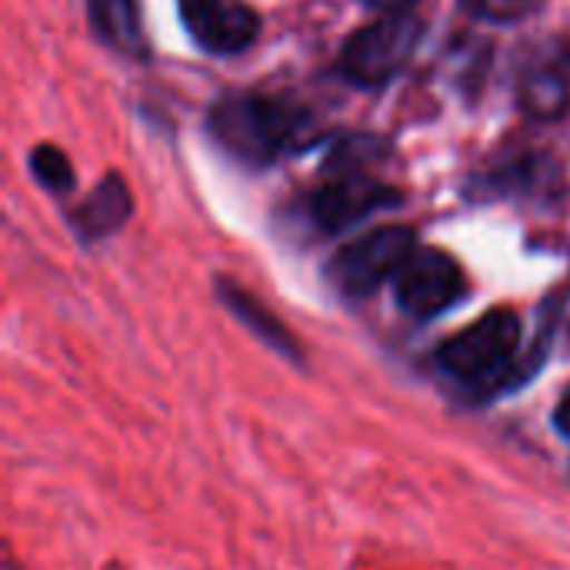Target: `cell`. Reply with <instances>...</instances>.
Masks as SVG:
<instances>
[{
	"label": "cell",
	"instance_id": "cell-3",
	"mask_svg": "<svg viewBox=\"0 0 570 570\" xmlns=\"http://www.w3.org/2000/svg\"><path fill=\"white\" fill-rule=\"evenodd\" d=\"M421 37L424 20L417 13H384L344 40L337 67L357 87H384L411 63Z\"/></svg>",
	"mask_w": 570,
	"mask_h": 570
},
{
	"label": "cell",
	"instance_id": "cell-17",
	"mask_svg": "<svg viewBox=\"0 0 570 570\" xmlns=\"http://www.w3.org/2000/svg\"><path fill=\"white\" fill-rule=\"evenodd\" d=\"M558 428H561V434H568L570 438V387H568V394L561 397V404H558Z\"/></svg>",
	"mask_w": 570,
	"mask_h": 570
},
{
	"label": "cell",
	"instance_id": "cell-2",
	"mask_svg": "<svg viewBox=\"0 0 570 570\" xmlns=\"http://www.w3.org/2000/svg\"><path fill=\"white\" fill-rule=\"evenodd\" d=\"M521 317L508 307L488 311L481 321L464 327L461 334L448 337L434 364L441 367L444 377H451L461 387L471 391H491V387H508L511 371L518 367L521 354Z\"/></svg>",
	"mask_w": 570,
	"mask_h": 570
},
{
	"label": "cell",
	"instance_id": "cell-12",
	"mask_svg": "<svg viewBox=\"0 0 570 570\" xmlns=\"http://www.w3.org/2000/svg\"><path fill=\"white\" fill-rule=\"evenodd\" d=\"M387 154V144L377 140V137H367V134H351V137H341L331 154H327V174H364V167L371 160H381Z\"/></svg>",
	"mask_w": 570,
	"mask_h": 570
},
{
	"label": "cell",
	"instance_id": "cell-6",
	"mask_svg": "<svg viewBox=\"0 0 570 570\" xmlns=\"http://www.w3.org/2000/svg\"><path fill=\"white\" fill-rule=\"evenodd\" d=\"M404 200V194L371 174H334L331 184H324L321 190L311 194V217L324 234H341L354 224H361L364 217H371L374 210L384 207H397Z\"/></svg>",
	"mask_w": 570,
	"mask_h": 570
},
{
	"label": "cell",
	"instance_id": "cell-8",
	"mask_svg": "<svg viewBox=\"0 0 570 570\" xmlns=\"http://www.w3.org/2000/svg\"><path fill=\"white\" fill-rule=\"evenodd\" d=\"M518 104L531 120H558L570 107V57L554 50L531 57L518 80Z\"/></svg>",
	"mask_w": 570,
	"mask_h": 570
},
{
	"label": "cell",
	"instance_id": "cell-4",
	"mask_svg": "<svg viewBox=\"0 0 570 570\" xmlns=\"http://www.w3.org/2000/svg\"><path fill=\"white\" fill-rule=\"evenodd\" d=\"M414 250H417V244H414L411 227H404V224L377 227L334 254V261L327 264V281L344 297H367L384 281L397 277V271L407 264V257Z\"/></svg>",
	"mask_w": 570,
	"mask_h": 570
},
{
	"label": "cell",
	"instance_id": "cell-7",
	"mask_svg": "<svg viewBox=\"0 0 570 570\" xmlns=\"http://www.w3.org/2000/svg\"><path fill=\"white\" fill-rule=\"evenodd\" d=\"M177 7L194 43L217 57L247 50L261 33V17L247 0H177Z\"/></svg>",
	"mask_w": 570,
	"mask_h": 570
},
{
	"label": "cell",
	"instance_id": "cell-1",
	"mask_svg": "<svg viewBox=\"0 0 570 570\" xmlns=\"http://www.w3.org/2000/svg\"><path fill=\"white\" fill-rule=\"evenodd\" d=\"M207 124L214 140L247 167H271L314 140V120L304 107L257 90L224 94Z\"/></svg>",
	"mask_w": 570,
	"mask_h": 570
},
{
	"label": "cell",
	"instance_id": "cell-13",
	"mask_svg": "<svg viewBox=\"0 0 570 570\" xmlns=\"http://www.w3.org/2000/svg\"><path fill=\"white\" fill-rule=\"evenodd\" d=\"M30 174H33L47 190H57V194L70 190L73 180H77V174H73L67 154H63L60 147H53V144H37V147L30 150Z\"/></svg>",
	"mask_w": 570,
	"mask_h": 570
},
{
	"label": "cell",
	"instance_id": "cell-10",
	"mask_svg": "<svg viewBox=\"0 0 570 570\" xmlns=\"http://www.w3.org/2000/svg\"><path fill=\"white\" fill-rule=\"evenodd\" d=\"M134 210V200H130V190L124 184L120 174H107L90 194L87 200L80 204L77 217H73V227L83 240H100L107 234H114L117 227L127 224Z\"/></svg>",
	"mask_w": 570,
	"mask_h": 570
},
{
	"label": "cell",
	"instance_id": "cell-16",
	"mask_svg": "<svg viewBox=\"0 0 570 570\" xmlns=\"http://www.w3.org/2000/svg\"><path fill=\"white\" fill-rule=\"evenodd\" d=\"M361 3H367V7H374V10H384V13H401V10H407L414 0H361Z\"/></svg>",
	"mask_w": 570,
	"mask_h": 570
},
{
	"label": "cell",
	"instance_id": "cell-9",
	"mask_svg": "<svg viewBox=\"0 0 570 570\" xmlns=\"http://www.w3.org/2000/svg\"><path fill=\"white\" fill-rule=\"evenodd\" d=\"M87 17L94 33L124 57L147 60L150 43L140 23L137 0H87Z\"/></svg>",
	"mask_w": 570,
	"mask_h": 570
},
{
	"label": "cell",
	"instance_id": "cell-14",
	"mask_svg": "<svg viewBox=\"0 0 570 570\" xmlns=\"http://www.w3.org/2000/svg\"><path fill=\"white\" fill-rule=\"evenodd\" d=\"M464 7L481 20L508 23V20H521L528 13H534L541 7V0H464Z\"/></svg>",
	"mask_w": 570,
	"mask_h": 570
},
{
	"label": "cell",
	"instance_id": "cell-11",
	"mask_svg": "<svg viewBox=\"0 0 570 570\" xmlns=\"http://www.w3.org/2000/svg\"><path fill=\"white\" fill-rule=\"evenodd\" d=\"M220 287V297H224V304L261 337V341H267V347H274V351H281L284 357H301V351H297V341L284 331V324L274 317V314H267V307H261L247 291H240V287H230L227 281H220L217 284Z\"/></svg>",
	"mask_w": 570,
	"mask_h": 570
},
{
	"label": "cell",
	"instance_id": "cell-15",
	"mask_svg": "<svg viewBox=\"0 0 570 570\" xmlns=\"http://www.w3.org/2000/svg\"><path fill=\"white\" fill-rule=\"evenodd\" d=\"M551 331H554L564 344H570V287L558 294V301H554V307H551Z\"/></svg>",
	"mask_w": 570,
	"mask_h": 570
},
{
	"label": "cell",
	"instance_id": "cell-5",
	"mask_svg": "<svg viewBox=\"0 0 570 570\" xmlns=\"http://www.w3.org/2000/svg\"><path fill=\"white\" fill-rule=\"evenodd\" d=\"M464 294H468V277L461 264L438 247H417L394 277V297L401 311L414 321L441 317Z\"/></svg>",
	"mask_w": 570,
	"mask_h": 570
}]
</instances>
